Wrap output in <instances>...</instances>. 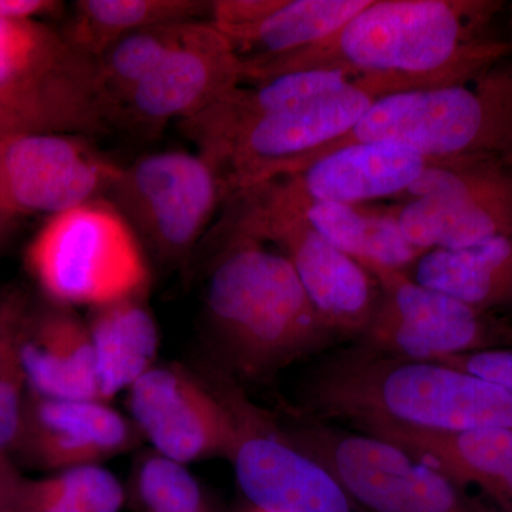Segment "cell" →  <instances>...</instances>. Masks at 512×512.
I'll return each mask as SVG.
<instances>
[{
    "label": "cell",
    "mask_w": 512,
    "mask_h": 512,
    "mask_svg": "<svg viewBox=\"0 0 512 512\" xmlns=\"http://www.w3.org/2000/svg\"><path fill=\"white\" fill-rule=\"evenodd\" d=\"M503 8L498 0H370L315 45L241 62L244 83L308 70L394 77L416 90L468 83L512 52L487 35Z\"/></svg>",
    "instance_id": "cell-1"
},
{
    "label": "cell",
    "mask_w": 512,
    "mask_h": 512,
    "mask_svg": "<svg viewBox=\"0 0 512 512\" xmlns=\"http://www.w3.org/2000/svg\"><path fill=\"white\" fill-rule=\"evenodd\" d=\"M308 406L359 429L423 433L512 429V394L490 380L431 360L365 346L330 357L308 384Z\"/></svg>",
    "instance_id": "cell-2"
},
{
    "label": "cell",
    "mask_w": 512,
    "mask_h": 512,
    "mask_svg": "<svg viewBox=\"0 0 512 512\" xmlns=\"http://www.w3.org/2000/svg\"><path fill=\"white\" fill-rule=\"evenodd\" d=\"M220 234L224 248L208 282L207 315L238 373L272 375L332 342L282 252L247 235Z\"/></svg>",
    "instance_id": "cell-3"
},
{
    "label": "cell",
    "mask_w": 512,
    "mask_h": 512,
    "mask_svg": "<svg viewBox=\"0 0 512 512\" xmlns=\"http://www.w3.org/2000/svg\"><path fill=\"white\" fill-rule=\"evenodd\" d=\"M356 143L397 144L437 160L512 163V63L503 60L468 83L382 97L346 136L316 148L286 175Z\"/></svg>",
    "instance_id": "cell-4"
},
{
    "label": "cell",
    "mask_w": 512,
    "mask_h": 512,
    "mask_svg": "<svg viewBox=\"0 0 512 512\" xmlns=\"http://www.w3.org/2000/svg\"><path fill=\"white\" fill-rule=\"evenodd\" d=\"M413 90L412 84L394 77H356L336 92L269 111L192 143L220 175L227 202L284 177L316 148L346 136L377 100Z\"/></svg>",
    "instance_id": "cell-5"
},
{
    "label": "cell",
    "mask_w": 512,
    "mask_h": 512,
    "mask_svg": "<svg viewBox=\"0 0 512 512\" xmlns=\"http://www.w3.org/2000/svg\"><path fill=\"white\" fill-rule=\"evenodd\" d=\"M0 110L16 134L113 131L96 60L36 18L0 19Z\"/></svg>",
    "instance_id": "cell-6"
},
{
    "label": "cell",
    "mask_w": 512,
    "mask_h": 512,
    "mask_svg": "<svg viewBox=\"0 0 512 512\" xmlns=\"http://www.w3.org/2000/svg\"><path fill=\"white\" fill-rule=\"evenodd\" d=\"M30 274L63 308H101L146 296V251L107 198L50 217L29 245Z\"/></svg>",
    "instance_id": "cell-7"
},
{
    "label": "cell",
    "mask_w": 512,
    "mask_h": 512,
    "mask_svg": "<svg viewBox=\"0 0 512 512\" xmlns=\"http://www.w3.org/2000/svg\"><path fill=\"white\" fill-rule=\"evenodd\" d=\"M225 204L220 232L279 247L332 338L363 335L380 299L379 284L369 269L330 244L301 215L252 192H241Z\"/></svg>",
    "instance_id": "cell-8"
},
{
    "label": "cell",
    "mask_w": 512,
    "mask_h": 512,
    "mask_svg": "<svg viewBox=\"0 0 512 512\" xmlns=\"http://www.w3.org/2000/svg\"><path fill=\"white\" fill-rule=\"evenodd\" d=\"M289 439L335 474L367 512H500L466 487L390 441L305 424Z\"/></svg>",
    "instance_id": "cell-9"
},
{
    "label": "cell",
    "mask_w": 512,
    "mask_h": 512,
    "mask_svg": "<svg viewBox=\"0 0 512 512\" xmlns=\"http://www.w3.org/2000/svg\"><path fill=\"white\" fill-rule=\"evenodd\" d=\"M106 198L144 251L173 265L190 258L224 204L225 191L214 165L198 151L168 150L121 167Z\"/></svg>",
    "instance_id": "cell-10"
},
{
    "label": "cell",
    "mask_w": 512,
    "mask_h": 512,
    "mask_svg": "<svg viewBox=\"0 0 512 512\" xmlns=\"http://www.w3.org/2000/svg\"><path fill=\"white\" fill-rule=\"evenodd\" d=\"M390 210L404 238L424 252L512 235V163L498 158L436 161Z\"/></svg>",
    "instance_id": "cell-11"
},
{
    "label": "cell",
    "mask_w": 512,
    "mask_h": 512,
    "mask_svg": "<svg viewBox=\"0 0 512 512\" xmlns=\"http://www.w3.org/2000/svg\"><path fill=\"white\" fill-rule=\"evenodd\" d=\"M227 403L237 439L228 460L245 497L264 512H367L325 464L296 446L244 393L215 370L202 373Z\"/></svg>",
    "instance_id": "cell-12"
},
{
    "label": "cell",
    "mask_w": 512,
    "mask_h": 512,
    "mask_svg": "<svg viewBox=\"0 0 512 512\" xmlns=\"http://www.w3.org/2000/svg\"><path fill=\"white\" fill-rule=\"evenodd\" d=\"M379 305L360 346L407 359L440 360L505 348L512 328L451 296L417 284L400 269L372 266Z\"/></svg>",
    "instance_id": "cell-13"
},
{
    "label": "cell",
    "mask_w": 512,
    "mask_h": 512,
    "mask_svg": "<svg viewBox=\"0 0 512 512\" xmlns=\"http://www.w3.org/2000/svg\"><path fill=\"white\" fill-rule=\"evenodd\" d=\"M121 165L83 136L26 133L0 138V212L62 214L106 198Z\"/></svg>",
    "instance_id": "cell-14"
},
{
    "label": "cell",
    "mask_w": 512,
    "mask_h": 512,
    "mask_svg": "<svg viewBox=\"0 0 512 512\" xmlns=\"http://www.w3.org/2000/svg\"><path fill=\"white\" fill-rule=\"evenodd\" d=\"M127 393L133 424L157 453L185 466L231 454L234 416L200 373L156 365Z\"/></svg>",
    "instance_id": "cell-15"
},
{
    "label": "cell",
    "mask_w": 512,
    "mask_h": 512,
    "mask_svg": "<svg viewBox=\"0 0 512 512\" xmlns=\"http://www.w3.org/2000/svg\"><path fill=\"white\" fill-rule=\"evenodd\" d=\"M242 83L241 60L227 37L210 20H197L124 101L114 127L156 133L168 121L197 116Z\"/></svg>",
    "instance_id": "cell-16"
},
{
    "label": "cell",
    "mask_w": 512,
    "mask_h": 512,
    "mask_svg": "<svg viewBox=\"0 0 512 512\" xmlns=\"http://www.w3.org/2000/svg\"><path fill=\"white\" fill-rule=\"evenodd\" d=\"M138 434L133 421L110 403L28 392L12 454L39 470L59 473L126 453L136 446Z\"/></svg>",
    "instance_id": "cell-17"
},
{
    "label": "cell",
    "mask_w": 512,
    "mask_h": 512,
    "mask_svg": "<svg viewBox=\"0 0 512 512\" xmlns=\"http://www.w3.org/2000/svg\"><path fill=\"white\" fill-rule=\"evenodd\" d=\"M436 161L439 160L397 144L356 143L264 184L289 200L345 205H362L383 198L399 201Z\"/></svg>",
    "instance_id": "cell-18"
},
{
    "label": "cell",
    "mask_w": 512,
    "mask_h": 512,
    "mask_svg": "<svg viewBox=\"0 0 512 512\" xmlns=\"http://www.w3.org/2000/svg\"><path fill=\"white\" fill-rule=\"evenodd\" d=\"M370 0H215L210 22L241 62L305 49L345 25Z\"/></svg>",
    "instance_id": "cell-19"
},
{
    "label": "cell",
    "mask_w": 512,
    "mask_h": 512,
    "mask_svg": "<svg viewBox=\"0 0 512 512\" xmlns=\"http://www.w3.org/2000/svg\"><path fill=\"white\" fill-rule=\"evenodd\" d=\"M20 357L28 392L52 399L100 400L89 328L73 309L29 308L20 332Z\"/></svg>",
    "instance_id": "cell-20"
},
{
    "label": "cell",
    "mask_w": 512,
    "mask_h": 512,
    "mask_svg": "<svg viewBox=\"0 0 512 512\" xmlns=\"http://www.w3.org/2000/svg\"><path fill=\"white\" fill-rule=\"evenodd\" d=\"M367 434L390 441L468 487L476 485L500 512H512V429L423 433L372 427Z\"/></svg>",
    "instance_id": "cell-21"
},
{
    "label": "cell",
    "mask_w": 512,
    "mask_h": 512,
    "mask_svg": "<svg viewBox=\"0 0 512 512\" xmlns=\"http://www.w3.org/2000/svg\"><path fill=\"white\" fill-rule=\"evenodd\" d=\"M244 192L296 212L346 255L365 266L409 272L424 254L404 238L392 210L369 211L362 205L335 202L298 201L282 197L268 185H256Z\"/></svg>",
    "instance_id": "cell-22"
},
{
    "label": "cell",
    "mask_w": 512,
    "mask_h": 512,
    "mask_svg": "<svg viewBox=\"0 0 512 512\" xmlns=\"http://www.w3.org/2000/svg\"><path fill=\"white\" fill-rule=\"evenodd\" d=\"M407 274L488 315L512 311V235L470 247L430 249Z\"/></svg>",
    "instance_id": "cell-23"
},
{
    "label": "cell",
    "mask_w": 512,
    "mask_h": 512,
    "mask_svg": "<svg viewBox=\"0 0 512 512\" xmlns=\"http://www.w3.org/2000/svg\"><path fill=\"white\" fill-rule=\"evenodd\" d=\"M101 402L110 403L157 365L160 332L146 296L92 309L86 319Z\"/></svg>",
    "instance_id": "cell-24"
},
{
    "label": "cell",
    "mask_w": 512,
    "mask_h": 512,
    "mask_svg": "<svg viewBox=\"0 0 512 512\" xmlns=\"http://www.w3.org/2000/svg\"><path fill=\"white\" fill-rule=\"evenodd\" d=\"M212 2L202 0H79L64 29L77 52L97 60L120 39L151 26L210 20Z\"/></svg>",
    "instance_id": "cell-25"
},
{
    "label": "cell",
    "mask_w": 512,
    "mask_h": 512,
    "mask_svg": "<svg viewBox=\"0 0 512 512\" xmlns=\"http://www.w3.org/2000/svg\"><path fill=\"white\" fill-rule=\"evenodd\" d=\"M190 23H167L138 30L114 43L96 60L97 86L113 128L114 117L124 101L180 43Z\"/></svg>",
    "instance_id": "cell-26"
},
{
    "label": "cell",
    "mask_w": 512,
    "mask_h": 512,
    "mask_svg": "<svg viewBox=\"0 0 512 512\" xmlns=\"http://www.w3.org/2000/svg\"><path fill=\"white\" fill-rule=\"evenodd\" d=\"M130 500L136 512H214L188 466L154 450L137 460Z\"/></svg>",
    "instance_id": "cell-27"
},
{
    "label": "cell",
    "mask_w": 512,
    "mask_h": 512,
    "mask_svg": "<svg viewBox=\"0 0 512 512\" xmlns=\"http://www.w3.org/2000/svg\"><path fill=\"white\" fill-rule=\"evenodd\" d=\"M29 303L19 292L0 296V454H12L28 396L20 332Z\"/></svg>",
    "instance_id": "cell-28"
},
{
    "label": "cell",
    "mask_w": 512,
    "mask_h": 512,
    "mask_svg": "<svg viewBox=\"0 0 512 512\" xmlns=\"http://www.w3.org/2000/svg\"><path fill=\"white\" fill-rule=\"evenodd\" d=\"M43 478L84 512H121L126 503L123 484L101 464L73 467Z\"/></svg>",
    "instance_id": "cell-29"
},
{
    "label": "cell",
    "mask_w": 512,
    "mask_h": 512,
    "mask_svg": "<svg viewBox=\"0 0 512 512\" xmlns=\"http://www.w3.org/2000/svg\"><path fill=\"white\" fill-rule=\"evenodd\" d=\"M0 512H84L46 483L45 478L20 477Z\"/></svg>",
    "instance_id": "cell-30"
},
{
    "label": "cell",
    "mask_w": 512,
    "mask_h": 512,
    "mask_svg": "<svg viewBox=\"0 0 512 512\" xmlns=\"http://www.w3.org/2000/svg\"><path fill=\"white\" fill-rule=\"evenodd\" d=\"M490 380L512 394V349L498 348L440 360Z\"/></svg>",
    "instance_id": "cell-31"
},
{
    "label": "cell",
    "mask_w": 512,
    "mask_h": 512,
    "mask_svg": "<svg viewBox=\"0 0 512 512\" xmlns=\"http://www.w3.org/2000/svg\"><path fill=\"white\" fill-rule=\"evenodd\" d=\"M57 3L47 0H0V19L36 18L57 8Z\"/></svg>",
    "instance_id": "cell-32"
},
{
    "label": "cell",
    "mask_w": 512,
    "mask_h": 512,
    "mask_svg": "<svg viewBox=\"0 0 512 512\" xmlns=\"http://www.w3.org/2000/svg\"><path fill=\"white\" fill-rule=\"evenodd\" d=\"M20 477L22 474L13 463L12 457L8 454H0V511Z\"/></svg>",
    "instance_id": "cell-33"
},
{
    "label": "cell",
    "mask_w": 512,
    "mask_h": 512,
    "mask_svg": "<svg viewBox=\"0 0 512 512\" xmlns=\"http://www.w3.org/2000/svg\"><path fill=\"white\" fill-rule=\"evenodd\" d=\"M15 221L16 218L9 217V215L0 212V244H2L10 234V229H12L13 222Z\"/></svg>",
    "instance_id": "cell-34"
},
{
    "label": "cell",
    "mask_w": 512,
    "mask_h": 512,
    "mask_svg": "<svg viewBox=\"0 0 512 512\" xmlns=\"http://www.w3.org/2000/svg\"><path fill=\"white\" fill-rule=\"evenodd\" d=\"M10 134L8 123H6L5 116L0 110V138L8 137Z\"/></svg>",
    "instance_id": "cell-35"
},
{
    "label": "cell",
    "mask_w": 512,
    "mask_h": 512,
    "mask_svg": "<svg viewBox=\"0 0 512 512\" xmlns=\"http://www.w3.org/2000/svg\"><path fill=\"white\" fill-rule=\"evenodd\" d=\"M511 26H512V6H511ZM510 45H511V47H512V37H511Z\"/></svg>",
    "instance_id": "cell-36"
},
{
    "label": "cell",
    "mask_w": 512,
    "mask_h": 512,
    "mask_svg": "<svg viewBox=\"0 0 512 512\" xmlns=\"http://www.w3.org/2000/svg\"><path fill=\"white\" fill-rule=\"evenodd\" d=\"M251 512H264V511L256 510V508H255V510H254V511H251Z\"/></svg>",
    "instance_id": "cell-37"
}]
</instances>
